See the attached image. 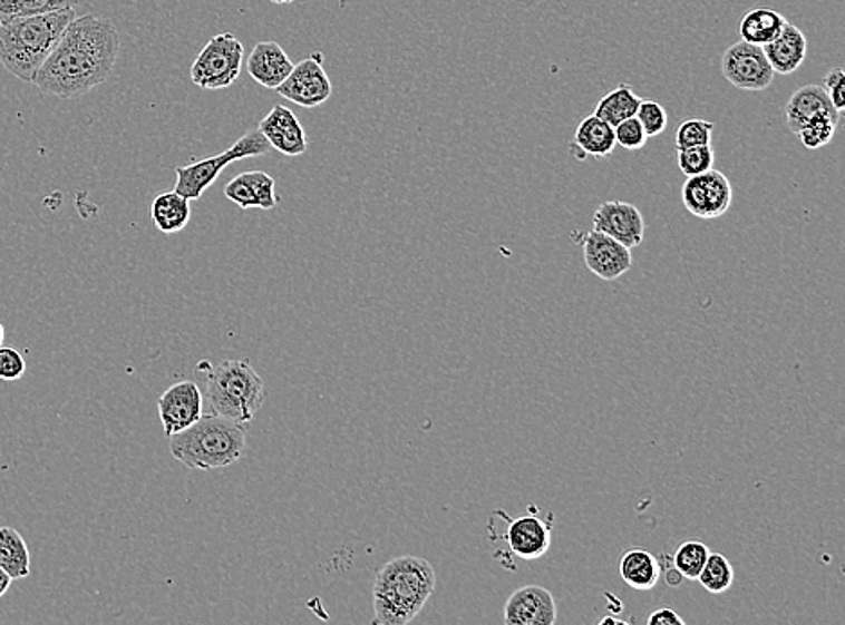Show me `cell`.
I'll use <instances>...</instances> for the list:
<instances>
[{
    "label": "cell",
    "mask_w": 845,
    "mask_h": 625,
    "mask_svg": "<svg viewBox=\"0 0 845 625\" xmlns=\"http://www.w3.org/2000/svg\"><path fill=\"white\" fill-rule=\"evenodd\" d=\"M707 592L712 595H721L727 589L732 588L734 568L730 560L723 554H712L701 568L700 575L696 578Z\"/></svg>",
    "instance_id": "29"
},
{
    "label": "cell",
    "mask_w": 845,
    "mask_h": 625,
    "mask_svg": "<svg viewBox=\"0 0 845 625\" xmlns=\"http://www.w3.org/2000/svg\"><path fill=\"white\" fill-rule=\"evenodd\" d=\"M206 370V399L212 413L247 426L265 400V385L250 361H224L218 367L201 362Z\"/></svg>",
    "instance_id": "5"
},
{
    "label": "cell",
    "mask_w": 845,
    "mask_h": 625,
    "mask_svg": "<svg viewBox=\"0 0 845 625\" xmlns=\"http://www.w3.org/2000/svg\"><path fill=\"white\" fill-rule=\"evenodd\" d=\"M76 19L75 8L0 25V61L19 80L33 84L43 61Z\"/></svg>",
    "instance_id": "3"
},
{
    "label": "cell",
    "mask_w": 845,
    "mask_h": 625,
    "mask_svg": "<svg viewBox=\"0 0 845 625\" xmlns=\"http://www.w3.org/2000/svg\"><path fill=\"white\" fill-rule=\"evenodd\" d=\"M593 230L611 236L628 250H634L642 244L645 222L634 204L610 201L602 203L593 213Z\"/></svg>",
    "instance_id": "13"
},
{
    "label": "cell",
    "mask_w": 845,
    "mask_h": 625,
    "mask_svg": "<svg viewBox=\"0 0 845 625\" xmlns=\"http://www.w3.org/2000/svg\"><path fill=\"white\" fill-rule=\"evenodd\" d=\"M269 2H273V4H292L294 0H269Z\"/></svg>",
    "instance_id": "41"
},
{
    "label": "cell",
    "mask_w": 845,
    "mask_h": 625,
    "mask_svg": "<svg viewBox=\"0 0 845 625\" xmlns=\"http://www.w3.org/2000/svg\"><path fill=\"white\" fill-rule=\"evenodd\" d=\"M245 426L210 413L169 437V452L188 469L212 470L235 463L245 455Z\"/></svg>",
    "instance_id": "4"
},
{
    "label": "cell",
    "mask_w": 845,
    "mask_h": 625,
    "mask_svg": "<svg viewBox=\"0 0 845 625\" xmlns=\"http://www.w3.org/2000/svg\"><path fill=\"white\" fill-rule=\"evenodd\" d=\"M771 69L777 75H794L808 55L806 35L794 25H786L779 37L763 46Z\"/></svg>",
    "instance_id": "20"
},
{
    "label": "cell",
    "mask_w": 845,
    "mask_h": 625,
    "mask_svg": "<svg viewBox=\"0 0 845 625\" xmlns=\"http://www.w3.org/2000/svg\"><path fill=\"white\" fill-rule=\"evenodd\" d=\"M190 203L192 201L183 197L175 189L174 192L159 193L150 207L155 227L165 235H174V233L183 231L184 227L188 226L190 218H192Z\"/></svg>",
    "instance_id": "23"
},
{
    "label": "cell",
    "mask_w": 845,
    "mask_h": 625,
    "mask_svg": "<svg viewBox=\"0 0 845 625\" xmlns=\"http://www.w3.org/2000/svg\"><path fill=\"white\" fill-rule=\"evenodd\" d=\"M649 625H683V618L671 607L654 609L648 618Z\"/></svg>",
    "instance_id": "37"
},
{
    "label": "cell",
    "mask_w": 845,
    "mask_h": 625,
    "mask_svg": "<svg viewBox=\"0 0 845 625\" xmlns=\"http://www.w3.org/2000/svg\"><path fill=\"white\" fill-rule=\"evenodd\" d=\"M721 72L728 84L747 92H763L774 84L775 76L763 48L745 40L725 51Z\"/></svg>",
    "instance_id": "8"
},
{
    "label": "cell",
    "mask_w": 845,
    "mask_h": 625,
    "mask_svg": "<svg viewBox=\"0 0 845 625\" xmlns=\"http://www.w3.org/2000/svg\"><path fill=\"white\" fill-rule=\"evenodd\" d=\"M2 343H4V326L0 323V346H2Z\"/></svg>",
    "instance_id": "42"
},
{
    "label": "cell",
    "mask_w": 845,
    "mask_h": 625,
    "mask_svg": "<svg viewBox=\"0 0 845 625\" xmlns=\"http://www.w3.org/2000/svg\"><path fill=\"white\" fill-rule=\"evenodd\" d=\"M678 166L686 177L705 174L715 168V150L710 145L689 146L678 150Z\"/></svg>",
    "instance_id": "31"
},
{
    "label": "cell",
    "mask_w": 845,
    "mask_h": 625,
    "mask_svg": "<svg viewBox=\"0 0 845 625\" xmlns=\"http://www.w3.org/2000/svg\"><path fill=\"white\" fill-rule=\"evenodd\" d=\"M557 606L554 595L543 586H523L508 597L503 622L507 625H554Z\"/></svg>",
    "instance_id": "14"
},
{
    "label": "cell",
    "mask_w": 845,
    "mask_h": 625,
    "mask_svg": "<svg viewBox=\"0 0 845 625\" xmlns=\"http://www.w3.org/2000/svg\"><path fill=\"white\" fill-rule=\"evenodd\" d=\"M637 119H639L648 137L660 136L667 127L666 109L658 101L642 99V104L637 110Z\"/></svg>",
    "instance_id": "33"
},
{
    "label": "cell",
    "mask_w": 845,
    "mask_h": 625,
    "mask_svg": "<svg viewBox=\"0 0 845 625\" xmlns=\"http://www.w3.org/2000/svg\"><path fill=\"white\" fill-rule=\"evenodd\" d=\"M119 55V33L114 20L96 14L76 17L61 33L33 84L46 95L78 98L113 75Z\"/></svg>",
    "instance_id": "1"
},
{
    "label": "cell",
    "mask_w": 845,
    "mask_h": 625,
    "mask_svg": "<svg viewBox=\"0 0 845 625\" xmlns=\"http://www.w3.org/2000/svg\"><path fill=\"white\" fill-rule=\"evenodd\" d=\"M666 580L672 588H678L686 578L681 577L680 572L674 566H671V568H667Z\"/></svg>",
    "instance_id": "38"
},
{
    "label": "cell",
    "mask_w": 845,
    "mask_h": 625,
    "mask_svg": "<svg viewBox=\"0 0 845 625\" xmlns=\"http://www.w3.org/2000/svg\"><path fill=\"white\" fill-rule=\"evenodd\" d=\"M841 118L842 114L838 113L818 114L798 128V139L808 150H818L833 141Z\"/></svg>",
    "instance_id": "28"
},
{
    "label": "cell",
    "mask_w": 845,
    "mask_h": 625,
    "mask_svg": "<svg viewBox=\"0 0 845 625\" xmlns=\"http://www.w3.org/2000/svg\"><path fill=\"white\" fill-rule=\"evenodd\" d=\"M822 89L826 90L827 98L832 101L838 113H844L845 107V72L842 67H836L827 72L822 84Z\"/></svg>",
    "instance_id": "36"
},
{
    "label": "cell",
    "mask_w": 845,
    "mask_h": 625,
    "mask_svg": "<svg viewBox=\"0 0 845 625\" xmlns=\"http://www.w3.org/2000/svg\"><path fill=\"white\" fill-rule=\"evenodd\" d=\"M292 67L294 64L289 55L273 40L256 43L247 58L251 78L268 89H276L278 85H282L286 76L291 75Z\"/></svg>",
    "instance_id": "18"
},
{
    "label": "cell",
    "mask_w": 845,
    "mask_h": 625,
    "mask_svg": "<svg viewBox=\"0 0 845 625\" xmlns=\"http://www.w3.org/2000/svg\"><path fill=\"white\" fill-rule=\"evenodd\" d=\"M437 586L428 560L400 555L382 566L373 583V624L406 625L417 618Z\"/></svg>",
    "instance_id": "2"
},
{
    "label": "cell",
    "mask_w": 845,
    "mask_h": 625,
    "mask_svg": "<svg viewBox=\"0 0 845 625\" xmlns=\"http://www.w3.org/2000/svg\"><path fill=\"white\" fill-rule=\"evenodd\" d=\"M613 128H615L616 145L622 146L624 150H640V148H643V145L648 143L649 137L645 136V130H643L637 116H633V118L630 119H624V121L619 123V125Z\"/></svg>",
    "instance_id": "34"
},
{
    "label": "cell",
    "mask_w": 845,
    "mask_h": 625,
    "mask_svg": "<svg viewBox=\"0 0 845 625\" xmlns=\"http://www.w3.org/2000/svg\"><path fill=\"white\" fill-rule=\"evenodd\" d=\"M259 130L268 139L271 148L283 156H303L309 148V139L300 119L283 105H274L273 110L260 121Z\"/></svg>",
    "instance_id": "15"
},
{
    "label": "cell",
    "mask_w": 845,
    "mask_h": 625,
    "mask_svg": "<svg viewBox=\"0 0 845 625\" xmlns=\"http://www.w3.org/2000/svg\"><path fill=\"white\" fill-rule=\"evenodd\" d=\"M640 104H642V98L634 95L633 87L628 84H620L616 89L610 90L604 98H601L593 114L596 118L610 123L611 127H616L624 119L637 116Z\"/></svg>",
    "instance_id": "26"
},
{
    "label": "cell",
    "mask_w": 845,
    "mask_h": 625,
    "mask_svg": "<svg viewBox=\"0 0 845 625\" xmlns=\"http://www.w3.org/2000/svg\"><path fill=\"white\" fill-rule=\"evenodd\" d=\"M732 184L719 169L687 177L681 188V201L687 212L703 221L721 217L732 204Z\"/></svg>",
    "instance_id": "10"
},
{
    "label": "cell",
    "mask_w": 845,
    "mask_h": 625,
    "mask_svg": "<svg viewBox=\"0 0 845 625\" xmlns=\"http://www.w3.org/2000/svg\"><path fill=\"white\" fill-rule=\"evenodd\" d=\"M709 546L698 539H687L678 546L672 557V566L680 572L681 577L687 580H696L700 575L701 568L709 559Z\"/></svg>",
    "instance_id": "30"
},
{
    "label": "cell",
    "mask_w": 845,
    "mask_h": 625,
    "mask_svg": "<svg viewBox=\"0 0 845 625\" xmlns=\"http://www.w3.org/2000/svg\"><path fill=\"white\" fill-rule=\"evenodd\" d=\"M278 95L289 99L292 104L315 109L329 101L332 96V81L324 71L323 55L312 52L309 58L301 60L292 67L291 75L286 76L282 85H278Z\"/></svg>",
    "instance_id": "9"
},
{
    "label": "cell",
    "mask_w": 845,
    "mask_h": 625,
    "mask_svg": "<svg viewBox=\"0 0 845 625\" xmlns=\"http://www.w3.org/2000/svg\"><path fill=\"white\" fill-rule=\"evenodd\" d=\"M838 110L833 107L827 98L826 90L822 85H806L803 89L795 90L786 104V125L791 133L797 134L804 123L815 118L818 114H833ZM841 114V113H838Z\"/></svg>",
    "instance_id": "21"
},
{
    "label": "cell",
    "mask_w": 845,
    "mask_h": 625,
    "mask_svg": "<svg viewBox=\"0 0 845 625\" xmlns=\"http://www.w3.org/2000/svg\"><path fill=\"white\" fill-rule=\"evenodd\" d=\"M615 145V128L592 114L579 123L573 141L570 143V154L577 160H586L587 157L602 159L613 154Z\"/></svg>",
    "instance_id": "19"
},
{
    "label": "cell",
    "mask_w": 845,
    "mask_h": 625,
    "mask_svg": "<svg viewBox=\"0 0 845 625\" xmlns=\"http://www.w3.org/2000/svg\"><path fill=\"white\" fill-rule=\"evenodd\" d=\"M786 25H788V20L779 11L770 10V8H756L742 17L739 35L745 42L763 48L779 37Z\"/></svg>",
    "instance_id": "24"
},
{
    "label": "cell",
    "mask_w": 845,
    "mask_h": 625,
    "mask_svg": "<svg viewBox=\"0 0 845 625\" xmlns=\"http://www.w3.org/2000/svg\"><path fill=\"white\" fill-rule=\"evenodd\" d=\"M80 0H0V25L14 19L71 10Z\"/></svg>",
    "instance_id": "27"
},
{
    "label": "cell",
    "mask_w": 845,
    "mask_h": 625,
    "mask_svg": "<svg viewBox=\"0 0 845 625\" xmlns=\"http://www.w3.org/2000/svg\"><path fill=\"white\" fill-rule=\"evenodd\" d=\"M0 568L13 580L31 574V555L25 537L13 527H0Z\"/></svg>",
    "instance_id": "25"
},
{
    "label": "cell",
    "mask_w": 845,
    "mask_h": 625,
    "mask_svg": "<svg viewBox=\"0 0 845 625\" xmlns=\"http://www.w3.org/2000/svg\"><path fill=\"white\" fill-rule=\"evenodd\" d=\"M620 577L630 588L637 592H649L658 584L662 575V565L653 554L642 548H631L624 551L620 559Z\"/></svg>",
    "instance_id": "22"
},
{
    "label": "cell",
    "mask_w": 845,
    "mask_h": 625,
    "mask_svg": "<svg viewBox=\"0 0 845 625\" xmlns=\"http://www.w3.org/2000/svg\"><path fill=\"white\" fill-rule=\"evenodd\" d=\"M204 397L197 382L181 381L169 385L157 402L166 438L181 433L203 417Z\"/></svg>",
    "instance_id": "11"
},
{
    "label": "cell",
    "mask_w": 845,
    "mask_h": 625,
    "mask_svg": "<svg viewBox=\"0 0 845 625\" xmlns=\"http://www.w3.org/2000/svg\"><path fill=\"white\" fill-rule=\"evenodd\" d=\"M583 256L586 267L604 282H615L633 265L631 250L595 230L583 235Z\"/></svg>",
    "instance_id": "12"
},
{
    "label": "cell",
    "mask_w": 845,
    "mask_h": 625,
    "mask_svg": "<svg viewBox=\"0 0 845 625\" xmlns=\"http://www.w3.org/2000/svg\"><path fill=\"white\" fill-rule=\"evenodd\" d=\"M244 61V46L233 33H221L204 46L192 64L190 76L201 89H227L239 80Z\"/></svg>",
    "instance_id": "7"
},
{
    "label": "cell",
    "mask_w": 845,
    "mask_h": 625,
    "mask_svg": "<svg viewBox=\"0 0 845 625\" xmlns=\"http://www.w3.org/2000/svg\"><path fill=\"white\" fill-rule=\"evenodd\" d=\"M13 578L6 574L4 569L0 568V598L4 597L8 589H10Z\"/></svg>",
    "instance_id": "39"
},
{
    "label": "cell",
    "mask_w": 845,
    "mask_h": 625,
    "mask_svg": "<svg viewBox=\"0 0 845 625\" xmlns=\"http://www.w3.org/2000/svg\"><path fill=\"white\" fill-rule=\"evenodd\" d=\"M508 550L523 560L541 559L552 545V516L548 521L534 514L517 517L507 528Z\"/></svg>",
    "instance_id": "16"
},
{
    "label": "cell",
    "mask_w": 845,
    "mask_h": 625,
    "mask_svg": "<svg viewBox=\"0 0 845 625\" xmlns=\"http://www.w3.org/2000/svg\"><path fill=\"white\" fill-rule=\"evenodd\" d=\"M716 125L707 119H686L681 123L674 137L677 150L689 148V146L710 145Z\"/></svg>",
    "instance_id": "32"
},
{
    "label": "cell",
    "mask_w": 845,
    "mask_h": 625,
    "mask_svg": "<svg viewBox=\"0 0 845 625\" xmlns=\"http://www.w3.org/2000/svg\"><path fill=\"white\" fill-rule=\"evenodd\" d=\"M224 195L240 209H251V207L274 209L280 204L276 180L260 169L236 175L235 179L226 184Z\"/></svg>",
    "instance_id": "17"
},
{
    "label": "cell",
    "mask_w": 845,
    "mask_h": 625,
    "mask_svg": "<svg viewBox=\"0 0 845 625\" xmlns=\"http://www.w3.org/2000/svg\"><path fill=\"white\" fill-rule=\"evenodd\" d=\"M28 364L19 350L13 346H0V381L13 382L25 377Z\"/></svg>",
    "instance_id": "35"
},
{
    "label": "cell",
    "mask_w": 845,
    "mask_h": 625,
    "mask_svg": "<svg viewBox=\"0 0 845 625\" xmlns=\"http://www.w3.org/2000/svg\"><path fill=\"white\" fill-rule=\"evenodd\" d=\"M606 624L625 625V624H628V622H625V621H619V618H616V616H606V618H601V621H599V625H606Z\"/></svg>",
    "instance_id": "40"
},
{
    "label": "cell",
    "mask_w": 845,
    "mask_h": 625,
    "mask_svg": "<svg viewBox=\"0 0 845 625\" xmlns=\"http://www.w3.org/2000/svg\"><path fill=\"white\" fill-rule=\"evenodd\" d=\"M269 152H271V145H269L268 139L263 137L259 128H254V130H250L240 137L235 145L230 146L226 152H222L218 156L207 157V159L175 168L177 183H175L174 189L188 201H198L231 163L245 159V157L268 156Z\"/></svg>",
    "instance_id": "6"
}]
</instances>
